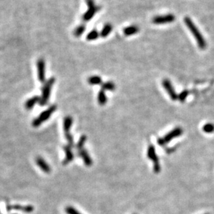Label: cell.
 Masks as SVG:
<instances>
[{"label":"cell","mask_w":214,"mask_h":214,"mask_svg":"<svg viewBox=\"0 0 214 214\" xmlns=\"http://www.w3.org/2000/svg\"><path fill=\"white\" fill-rule=\"evenodd\" d=\"M184 22L187 27L190 31V32L193 33L194 37L196 39L197 43H198L199 48L201 49H204L207 47L206 41H205L203 36L201 34V33L199 32V31L198 30V28H197L195 24L193 23V21L191 20V19L190 18H188V17L184 18Z\"/></svg>","instance_id":"1"},{"label":"cell","mask_w":214,"mask_h":214,"mask_svg":"<svg viewBox=\"0 0 214 214\" xmlns=\"http://www.w3.org/2000/svg\"><path fill=\"white\" fill-rule=\"evenodd\" d=\"M55 83V78L51 77L48 80L45 81V82L43 89H42V95L40 97V101H39V105L41 106L46 105L48 100L49 99L50 93H51L52 88L53 85Z\"/></svg>","instance_id":"2"},{"label":"cell","mask_w":214,"mask_h":214,"mask_svg":"<svg viewBox=\"0 0 214 214\" xmlns=\"http://www.w3.org/2000/svg\"><path fill=\"white\" fill-rule=\"evenodd\" d=\"M56 106L52 105L49 106L47 110H45L38 116L35 118L32 122V126L33 127H38L41 126L44 122H45L49 118L51 117V115L53 114V113L56 111Z\"/></svg>","instance_id":"3"},{"label":"cell","mask_w":214,"mask_h":214,"mask_svg":"<svg viewBox=\"0 0 214 214\" xmlns=\"http://www.w3.org/2000/svg\"><path fill=\"white\" fill-rule=\"evenodd\" d=\"M86 4L88 6V10L83 13L82 19L83 22H88L92 19L98 11L100 7L95 4V0H86Z\"/></svg>","instance_id":"4"},{"label":"cell","mask_w":214,"mask_h":214,"mask_svg":"<svg viewBox=\"0 0 214 214\" xmlns=\"http://www.w3.org/2000/svg\"><path fill=\"white\" fill-rule=\"evenodd\" d=\"M148 156L150 160L154 162V173H159L160 171V166L159 161V157L156 155L155 148L153 145H150L148 149Z\"/></svg>","instance_id":"5"},{"label":"cell","mask_w":214,"mask_h":214,"mask_svg":"<svg viewBox=\"0 0 214 214\" xmlns=\"http://www.w3.org/2000/svg\"><path fill=\"white\" fill-rule=\"evenodd\" d=\"M175 19V16L173 14L169 13L163 15H156L154 17L152 22L155 24H163L166 23H170Z\"/></svg>","instance_id":"6"},{"label":"cell","mask_w":214,"mask_h":214,"mask_svg":"<svg viewBox=\"0 0 214 214\" xmlns=\"http://www.w3.org/2000/svg\"><path fill=\"white\" fill-rule=\"evenodd\" d=\"M37 72L38 81L45 82V61L43 58H39L37 61Z\"/></svg>","instance_id":"7"},{"label":"cell","mask_w":214,"mask_h":214,"mask_svg":"<svg viewBox=\"0 0 214 214\" xmlns=\"http://www.w3.org/2000/svg\"><path fill=\"white\" fill-rule=\"evenodd\" d=\"M162 85L164 87V88L165 89V91H167L169 95H170L172 100L173 101H175L178 99V95H177L176 92L174 91L173 86L172 85L170 81L167 79H163L162 81Z\"/></svg>","instance_id":"8"},{"label":"cell","mask_w":214,"mask_h":214,"mask_svg":"<svg viewBox=\"0 0 214 214\" xmlns=\"http://www.w3.org/2000/svg\"><path fill=\"white\" fill-rule=\"evenodd\" d=\"M182 133H183V129L181 127H177L175 129H174L173 130H172L171 131L169 132L168 134H166L165 136L163 138V141H164L165 144H166V143H169L173 139H175V138L181 136Z\"/></svg>","instance_id":"9"},{"label":"cell","mask_w":214,"mask_h":214,"mask_svg":"<svg viewBox=\"0 0 214 214\" xmlns=\"http://www.w3.org/2000/svg\"><path fill=\"white\" fill-rule=\"evenodd\" d=\"M78 155L79 156L81 159L83 160V161L86 166H91L92 165V160L91 157L90 156L88 152L85 149H81L80 150H78Z\"/></svg>","instance_id":"10"},{"label":"cell","mask_w":214,"mask_h":214,"mask_svg":"<svg viewBox=\"0 0 214 214\" xmlns=\"http://www.w3.org/2000/svg\"><path fill=\"white\" fill-rule=\"evenodd\" d=\"M6 209L8 211L10 210H19L22 211V212H24L26 213H31L32 212L34 208L32 205H27V206H21V205L18 204H14V205H8L6 207Z\"/></svg>","instance_id":"11"},{"label":"cell","mask_w":214,"mask_h":214,"mask_svg":"<svg viewBox=\"0 0 214 214\" xmlns=\"http://www.w3.org/2000/svg\"><path fill=\"white\" fill-rule=\"evenodd\" d=\"M36 162L39 168H40L42 171H43L44 173H49L50 172H51V168H50V166L45 160L42 158V157L38 156L36 159Z\"/></svg>","instance_id":"12"},{"label":"cell","mask_w":214,"mask_h":214,"mask_svg":"<svg viewBox=\"0 0 214 214\" xmlns=\"http://www.w3.org/2000/svg\"><path fill=\"white\" fill-rule=\"evenodd\" d=\"M63 150L66 154V158L63 160V165H67L69 163H70L72 160L74 159V154H73L71 148L70 146L64 145L63 146Z\"/></svg>","instance_id":"13"},{"label":"cell","mask_w":214,"mask_h":214,"mask_svg":"<svg viewBox=\"0 0 214 214\" xmlns=\"http://www.w3.org/2000/svg\"><path fill=\"white\" fill-rule=\"evenodd\" d=\"M139 27L137 25H131L126 27L123 30V33L126 36H131L132 35L136 34L139 32Z\"/></svg>","instance_id":"14"},{"label":"cell","mask_w":214,"mask_h":214,"mask_svg":"<svg viewBox=\"0 0 214 214\" xmlns=\"http://www.w3.org/2000/svg\"><path fill=\"white\" fill-rule=\"evenodd\" d=\"M39 101H40V97L38 96V95L33 96L32 98L27 100V102H25V108L27 110L32 109L36 104L39 103Z\"/></svg>","instance_id":"15"},{"label":"cell","mask_w":214,"mask_h":214,"mask_svg":"<svg viewBox=\"0 0 214 214\" xmlns=\"http://www.w3.org/2000/svg\"><path fill=\"white\" fill-rule=\"evenodd\" d=\"M113 30V26L111 23H106L101 31L100 34L102 38H106L110 33H111Z\"/></svg>","instance_id":"16"},{"label":"cell","mask_w":214,"mask_h":214,"mask_svg":"<svg viewBox=\"0 0 214 214\" xmlns=\"http://www.w3.org/2000/svg\"><path fill=\"white\" fill-rule=\"evenodd\" d=\"M72 118L70 116H66L63 120V130L65 133L70 132V129L72 125Z\"/></svg>","instance_id":"17"},{"label":"cell","mask_w":214,"mask_h":214,"mask_svg":"<svg viewBox=\"0 0 214 214\" xmlns=\"http://www.w3.org/2000/svg\"><path fill=\"white\" fill-rule=\"evenodd\" d=\"M107 97L105 93V91H104V90L101 89L99 93H98L97 95V101L98 103H99V105L101 106H103L106 104L107 102Z\"/></svg>","instance_id":"18"},{"label":"cell","mask_w":214,"mask_h":214,"mask_svg":"<svg viewBox=\"0 0 214 214\" xmlns=\"http://www.w3.org/2000/svg\"><path fill=\"white\" fill-rule=\"evenodd\" d=\"M88 83L91 85H102V79L100 76H91L88 79Z\"/></svg>","instance_id":"19"},{"label":"cell","mask_w":214,"mask_h":214,"mask_svg":"<svg viewBox=\"0 0 214 214\" xmlns=\"http://www.w3.org/2000/svg\"><path fill=\"white\" fill-rule=\"evenodd\" d=\"M86 29V24H81L79 25L78 27L75 28V29L74 30V32H73V33H74L75 37H77V38L80 37V36L84 33V32H85Z\"/></svg>","instance_id":"20"},{"label":"cell","mask_w":214,"mask_h":214,"mask_svg":"<svg viewBox=\"0 0 214 214\" xmlns=\"http://www.w3.org/2000/svg\"><path fill=\"white\" fill-rule=\"evenodd\" d=\"M100 36V33L97 32V29H93L86 36V40L88 41H92L97 39Z\"/></svg>","instance_id":"21"},{"label":"cell","mask_w":214,"mask_h":214,"mask_svg":"<svg viewBox=\"0 0 214 214\" xmlns=\"http://www.w3.org/2000/svg\"><path fill=\"white\" fill-rule=\"evenodd\" d=\"M102 89L104 91H113L115 89V85L113 82L112 81H107V82L103 83L102 85Z\"/></svg>","instance_id":"22"},{"label":"cell","mask_w":214,"mask_h":214,"mask_svg":"<svg viewBox=\"0 0 214 214\" xmlns=\"http://www.w3.org/2000/svg\"><path fill=\"white\" fill-rule=\"evenodd\" d=\"M87 140V137L86 135H83V136H81L80 137L78 143H77V145H76V148L78 150H80L81 149L83 148V145H85V143L86 142Z\"/></svg>","instance_id":"23"},{"label":"cell","mask_w":214,"mask_h":214,"mask_svg":"<svg viewBox=\"0 0 214 214\" xmlns=\"http://www.w3.org/2000/svg\"><path fill=\"white\" fill-rule=\"evenodd\" d=\"M203 131L205 133H213V132H214V125L212 123L206 124V125L203 126Z\"/></svg>","instance_id":"24"},{"label":"cell","mask_w":214,"mask_h":214,"mask_svg":"<svg viewBox=\"0 0 214 214\" xmlns=\"http://www.w3.org/2000/svg\"><path fill=\"white\" fill-rule=\"evenodd\" d=\"M65 137H66V139L67 141V143H68V145L70 146V148L73 147V146L75 145L74 143V139H73V136L71 135V134L68 132V133H65Z\"/></svg>","instance_id":"25"},{"label":"cell","mask_w":214,"mask_h":214,"mask_svg":"<svg viewBox=\"0 0 214 214\" xmlns=\"http://www.w3.org/2000/svg\"><path fill=\"white\" fill-rule=\"evenodd\" d=\"M188 93H189V92H188V91H186V90H185V91H183L181 93L178 95V100L181 102H184V101L186 100V97H188Z\"/></svg>","instance_id":"26"},{"label":"cell","mask_w":214,"mask_h":214,"mask_svg":"<svg viewBox=\"0 0 214 214\" xmlns=\"http://www.w3.org/2000/svg\"><path fill=\"white\" fill-rule=\"evenodd\" d=\"M65 211H66L67 214H81L77 210H76L75 208H73L72 207H70V206L66 207Z\"/></svg>","instance_id":"27"}]
</instances>
